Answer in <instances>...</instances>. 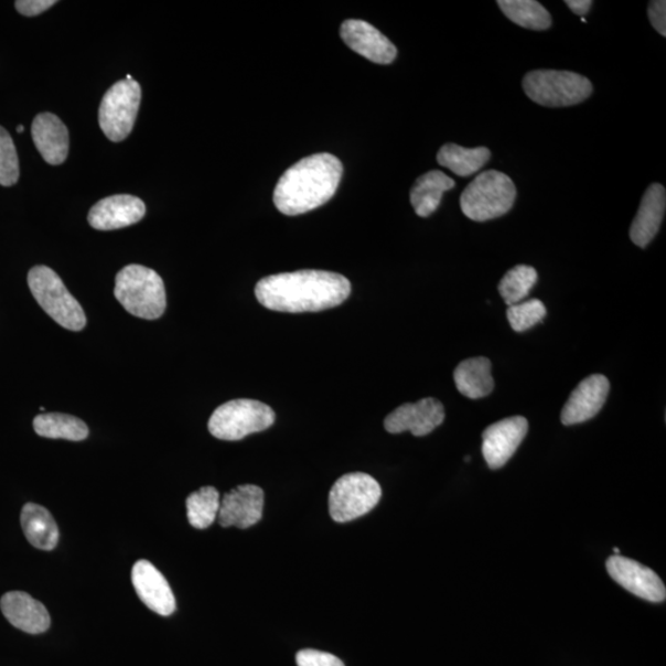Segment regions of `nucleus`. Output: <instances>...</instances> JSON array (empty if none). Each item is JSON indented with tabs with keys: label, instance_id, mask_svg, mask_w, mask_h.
Masks as SVG:
<instances>
[{
	"label": "nucleus",
	"instance_id": "nucleus-1",
	"mask_svg": "<svg viewBox=\"0 0 666 666\" xmlns=\"http://www.w3.org/2000/svg\"><path fill=\"white\" fill-rule=\"evenodd\" d=\"M255 293L259 303L269 310L300 314L345 303L351 283L339 273L307 269L266 277L257 283Z\"/></svg>",
	"mask_w": 666,
	"mask_h": 666
},
{
	"label": "nucleus",
	"instance_id": "nucleus-2",
	"mask_svg": "<svg viewBox=\"0 0 666 666\" xmlns=\"http://www.w3.org/2000/svg\"><path fill=\"white\" fill-rule=\"evenodd\" d=\"M342 172L341 161L330 153L300 160L277 183L273 194L277 210L288 216L318 210L335 195Z\"/></svg>",
	"mask_w": 666,
	"mask_h": 666
},
{
	"label": "nucleus",
	"instance_id": "nucleus-3",
	"mask_svg": "<svg viewBox=\"0 0 666 666\" xmlns=\"http://www.w3.org/2000/svg\"><path fill=\"white\" fill-rule=\"evenodd\" d=\"M114 296L133 316L155 320L164 314L166 298L163 280L148 267L130 265L122 268L116 278Z\"/></svg>",
	"mask_w": 666,
	"mask_h": 666
},
{
	"label": "nucleus",
	"instance_id": "nucleus-4",
	"mask_svg": "<svg viewBox=\"0 0 666 666\" xmlns=\"http://www.w3.org/2000/svg\"><path fill=\"white\" fill-rule=\"evenodd\" d=\"M516 194V186L508 175L485 171L476 175L462 193V212L473 222L493 221L512 211Z\"/></svg>",
	"mask_w": 666,
	"mask_h": 666
},
{
	"label": "nucleus",
	"instance_id": "nucleus-5",
	"mask_svg": "<svg viewBox=\"0 0 666 666\" xmlns=\"http://www.w3.org/2000/svg\"><path fill=\"white\" fill-rule=\"evenodd\" d=\"M28 284L39 305L60 326L76 332L86 327L85 310L69 293L55 270L46 266L30 269Z\"/></svg>",
	"mask_w": 666,
	"mask_h": 666
},
{
	"label": "nucleus",
	"instance_id": "nucleus-6",
	"mask_svg": "<svg viewBox=\"0 0 666 666\" xmlns=\"http://www.w3.org/2000/svg\"><path fill=\"white\" fill-rule=\"evenodd\" d=\"M523 87L530 100L548 108L577 106L592 93L591 82L578 73L539 69L527 73Z\"/></svg>",
	"mask_w": 666,
	"mask_h": 666
},
{
	"label": "nucleus",
	"instance_id": "nucleus-7",
	"mask_svg": "<svg viewBox=\"0 0 666 666\" xmlns=\"http://www.w3.org/2000/svg\"><path fill=\"white\" fill-rule=\"evenodd\" d=\"M276 421L270 406L249 399H237L218 406L207 428L218 440L239 441L245 437L262 432Z\"/></svg>",
	"mask_w": 666,
	"mask_h": 666
},
{
	"label": "nucleus",
	"instance_id": "nucleus-8",
	"mask_svg": "<svg viewBox=\"0 0 666 666\" xmlns=\"http://www.w3.org/2000/svg\"><path fill=\"white\" fill-rule=\"evenodd\" d=\"M382 497V487L366 473H350L339 479L329 497L333 522L345 524L367 515Z\"/></svg>",
	"mask_w": 666,
	"mask_h": 666
},
{
	"label": "nucleus",
	"instance_id": "nucleus-9",
	"mask_svg": "<svg viewBox=\"0 0 666 666\" xmlns=\"http://www.w3.org/2000/svg\"><path fill=\"white\" fill-rule=\"evenodd\" d=\"M141 103V87L137 80H120L104 96L99 109V125L106 137L120 142L129 137L137 121Z\"/></svg>",
	"mask_w": 666,
	"mask_h": 666
},
{
	"label": "nucleus",
	"instance_id": "nucleus-10",
	"mask_svg": "<svg viewBox=\"0 0 666 666\" xmlns=\"http://www.w3.org/2000/svg\"><path fill=\"white\" fill-rule=\"evenodd\" d=\"M606 568L610 577L633 595L655 603L665 600L666 589L657 572L638 561L613 556L608 559Z\"/></svg>",
	"mask_w": 666,
	"mask_h": 666
},
{
	"label": "nucleus",
	"instance_id": "nucleus-11",
	"mask_svg": "<svg viewBox=\"0 0 666 666\" xmlns=\"http://www.w3.org/2000/svg\"><path fill=\"white\" fill-rule=\"evenodd\" d=\"M528 432L523 416H514L492 426L483 432V455L491 470L503 468L517 451Z\"/></svg>",
	"mask_w": 666,
	"mask_h": 666
},
{
	"label": "nucleus",
	"instance_id": "nucleus-12",
	"mask_svg": "<svg viewBox=\"0 0 666 666\" xmlns=\"http://www.w3.org/2000/svg\"><path fill=\"white\" fill-rule=\"evenodd\" d=\"M445 413L441 401L432 398L415 404H404L387 416L384 428L389 433L410 431L416 437L428 436L444 421Z\"/></svg>",
	"mask_w": 666,
	"mask_h": 666
},
{
	"label": "nucleus",
	"instance_id": "nucleus-13",
	"mask_svg": "<svg viewBox=\"0 0 666 666\" xmlns=\"http://www.w3.org/2000/svg\"><path fill=\"white\" fill-rule=\"evenodd\" d=\"M265 493L261 487L247 484L228 492L218 509V524L223 527L249 528L261 522Z\"/></svg>",
	"mask_w": 666,
	"mask_h": 666
},
{
	"label": "nucleus",
	"instance_id": "nucleus-14",
	"mask_svg": "<svg viewBox=\"0 0 666 666\" xmlns=\"http://www.w3.org/2000/svg\"><path fill=\"white\" fill-rule=\"evenodd\" d=\"M609 393V379L602 374H592V376L580 382L570 394L563 410H561V422L566 426H572L595 418L605 405Z\"/></svg>",
	"mask_w": 666,
	"mask_h": 666
},
{
	"label": "nucleus",
	"instance_id": "nucleus-15",
	"mask_svg": "<svg viewBox=\"0 0 666 666\" xmlns=\"http://www.w3.org/2000/svg\"><path fill=\"white\" fill-rule=\"evenodd\" d=\"M341 37L351 50L374 64L389 65L398 56L391 41L363 20H346L341 26Z\"/></svg>",
	"mask_w": 666,
	"mask_h": 666
},
{
	"label": "nucleus",
	"instance_id": "nucleus-16",
	"mask_svg": "<svg viewBox=\"0 0 666 666\" xmlns=\"http://www.w3.org/2000/svg\"><path fill=\"white\" fill-rule=\"evenodd\" d=\"M144 203L138 196L119 194L106 197L92 207L88 222L100 232L118 230L142 221Z\"/></svg>",
	"mask_w": 666,
	"mask_h": 666
},
{
	"label": "nucleus",
	"instance_id": "nucleus-17",
	"mask_svg": "<svg viewBox=\"0 0 666 666\" xmlns=\"http://www.w3.org/2000/svg\"><path fill=\"white\" fill-rule=\"evenodd\" d=\"M132 584L139 598L151 611L170 616L175 611V599L169 581L149 560H139L132 568Z\"/></svg>",
	"mask_w": 666,
	"mask_h": 666
},
{
	"label": "nucleus",
	"instance_id": "nucleus-18",
	"mask_svg": "<svg viewBox=\"0 0 666 666\" xmlns=\"http://www.w3.org/2000/svg\"><path fill=\"white\" fill-rule=\"evenodd\" d=\"M0 609L6 619L20 631L40 634L50 629L51 619L46 608L26 592H8L0 600Z\"/></svg>",
	"mask_w": 666,
	"mask_h": 666
},
{
	"label": "nucleus",
	"instance_id": "nucleus-19",
	"mask_svg": "<svg viewBox=\"0 0 666 666\" xmlns=\"http://www.w3.org/2000/svg\"><path fill=\"white\" fill-rule=\"evenodd\" d=\"M31 135L43 159L52 165L64 163L69 150V135L55 114L43 112L34 119Z\"/></svg>",
	"mask_w": 666,
	"mask_h": 666
},
{
	"label": "nucleus",
	"instance_id": "nucleus-20",
	"mask_svg": "<svg viewBox=\"0 0 666 666\" xmlns=\"http://www.w3.org/2000/svg\"><path fill=\"white\" fill-rule=\"evenodd\" d=\"M666 207L665 189L659 183L649 185L644 193L638 213L631 226L632 243L641 248L647 247L659 233Z\"/></svg>",
	"mask_w": 666,
	"mask_h": 666
},
{
	"label": "nucleus",
	"instance_id": "nucleus-21",
	"mask_svg": "<svg viewBox=\"0 0 666 666\" xmlns=\"http://www.w3.org/2000/svg\"><path fill=\"white\" fill-rule=\"evenodd\" d=\"M453 378L458 391L468 399H482L494 390L492 362L484 357L461 362Z\"/></svg>",
	"mask_w": 666,
	"mask_h": 666
},
{
	"label": "nucleus",
	"instance_id": "nucleus-22",
	"mask_svg": "<svg viewBox=\"0 0 666 666\" xmlns=\"http://www.w3.org/2000/svg\"><path fill=\"white\" fill-rule=\"evenodd\" d=\"M455 182L441 171H431L415 182L410 201L416 214L421 217L432 215L442 201L445 192L453 190Z\"/></svg>",
	"mask_w": 666,
	"mask_h": 666
},
{
	"label": "nucleus",
	"instance_id": "nucleus-23",
	"mask_svg": "<svg viewBox=\"0 0 666 666\" xmlns=\"http://www.w3.org/2000/svg\"><path fill=\"white\" fill-rule=\"evenodd\" d=\"M20 522L30 545L41 550L56 548L60 537L58 527L49 509L36 504H26Z\"/></svg>",
	"mask_w": 666,
	"mask_h": 666
},
{
	"label": "nucleus",
	"instance_id": "nucleus-24",
	"mask_svg": "<svg viewBox=\"0 0 666 666\" xmlns=\"http://www.w3.org/2000/svg\"><path fill=\"white\" fill-rule=\"evenodd\" d=\"M491 155V150L486 148L465 149L455 143H447L437 153V162L456 175L470 176L481 171Z\"/></svg>",
	"mask_w": 666,
	"mask_h": 666
},
{
	"label": "nucleus",
	"instance_id": "nucleus-25",
	"mask_svg": "<svg viewBox=\"0 0 666 666\" xmlns=\"http://www.w3.org/2000/svg\"><path fill=\"white\" fill-rule=\"evenodd\" d=\"M34 430L45 439L67 440L79 442L86 440L89 434L88 426L66 413H41L34 420Z\"/></svg>",
	"mask_w": 666,
	"mask_h": 666
},
{
	"label": "nucleus",
	"instance_id": "nucleus-26",
	"mask_svg": "<svg viewBox=\"0 0 666 666\" xmlns=\"http://www.w3.org/2000/svg\"><path fill=\"white\" fill-rule=\"evenodd\" d=\"M497 6L518 26L540 31L551 25L548 10L536 0H498Z\"/></svg>",
	"mask_w": 666,
	"mask_h": 666
},
{
	"label": "nucleus",
	"instance_id": "nucleus-27",
	"mask_svg": "<svg viewBox=\"0 0 666 666\" xmlns=\"http://www.w3.org/2000/svg\"><path fill=\"white\" fill-rule=\"evenodd\" d=\"M221 494L213 486H204L186 498V516L197 529L212 526L221 509Z\"/></svg>",
	"mask_w": 666,
	"mask_h": 666
},
{
	"label": "nucleus",
	"instance_id": "nucleus-28",
	"mask_svg": "<svg viewBox=\"0 0 666 666\" xmlns=\"http://www.w3.org/2000/svg\"><path fill=\"white\" fill-rule=\"evenodd\" d=\"M538 275L534 267L519 265L509 269L498 284V293L508 307L522 303L537 283Z\"/></svg>",
	"mask_w": 666,
	"mask_h": 666
},
{
	"label": "nucleus",
	"instance_id": "nucleus-29",
	"mask_svg": "<svg viewBox=\"0 0 666 666\" xmlns=\"http://www.w3.org/2000/svg\"><path fill=\"white\" fill-rule=\"evenodd\" d=\"M547 315V309L538 299L522 301V303L508 307L507 320L516 332H525L533 329Z\"/></svg>",
	"mask_w": 666,
	"mask_h": 666
},
{
	"label": "nucleus",
	"instance_id": "nucleus-30",
	"mask_svg": "<svg viewBox=\"0 0 666 666\" xmlns=\"http://www.w3.org/2000/svg\"><path fill=\"white\" fill-rule=\"evenodd\" d=\"M19 159L12 137L0 127V185L12 186L19 181Z\"/></svg>",
	"mask_w": 666,
	"mask_h": 666
},
{
	"label": "nucleus",
	"instance_id": "nucleus-31",
	"mask_svg": "<svg viewBox=\"0 0 666 666\" xmlns=\"http://www.w3.org/2000/svg\"><path fill=\"white\" fill-rule=\"evenodd\" d=\"M298 666H345L341 659L330 653L304 649L297 654Z\"/></svg>",
	"mask_w": 666,
	"mask_h": 666
},
{
	"label": "nucleus",
	"instance_id": "nucleus-32",
	"mask_svg": "<svg viewBox=\"0 0 666 666\" xmlns=\"http://www.w3.org/2000/svg\"><path fill=\"white\" fill-rule=\"evenodd\" d=\"M56 3L54 0H18L15 8L20 14L36 17L46 12L47 9L54 7Z\"/></svg>",
	"mask_w": 666,
	"mask_h": 666
},
{
	"label": "nucleus",
	"instance_id": "nucleus-33",
	"mask_svg": "<svg viewBox=\"0 0 666 666\" xmlns=\"http://www.w3.org/2000/svg\"><path fill=\"white\" fill-rule=\"evenodd\" d=\"M648 17L655 30L662 36H666V2L664 0H655L648 7Z\"/></svg>",
	"mask_w": 666,
	"mask_h": 666
},
{
	"label": "nucleus",
	"instance_id": "nucleus-34",
	"mask_svg": "<svg viewBox=\"0 0 666 666\" xmlns=\"http://www.w3.org/2000/svg\"><path fill=\"white\" fill-rule=\"evenodd\" d=\"M566 4L577 15H586L590 12L592 2L590 0H567Z\"/></svg>",
	"mask_w": 666,
	"mask_h": 666
},
{
	"label": "nucleus",
	"instance_id": "nucleus-35",
	"mask_svg": "<svg viewBox=\"0 0 666 666\" xmlns=\"http://www.w3.org/2000/svg\"><path fill=\"white\" fill-rule=\"evenodd\" d=\"M23 131H24V127H23V125H20V127H18V132L20 133V132H23Z\"/></svg>",
	"mask_w": 666,
	"mask_h": 666
},
{
	"label": "nucleus",
	"instance_id": "nucleus-36",
	"mask_svg": "<svg viewBox=\"0 0 666 666\" xmlns=\"http://www.w3.org/2000/svg\"><path fill=\"white\" fill-rule=\"evenodd\" d=\"M613 551H615L616 556H620V549L619 548H613Z\"/></svg>",
	"mask_w": 666,
	"mask_h": 666
}]
</instances>
